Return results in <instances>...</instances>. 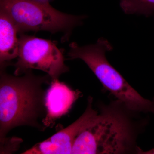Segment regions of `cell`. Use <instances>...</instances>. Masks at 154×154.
<instances>
[{
    "instance_id": "8992f818",
    "label": "cell",
    "mask_w": 154,
    "mask_h": 154,
    "mask_svg": "<svg viewBox=\"0 0 154 154\" xmlns=\"http://www.w3.org/2000/svg\"><path fill=\"white\" fill-rule=\"evenodd\" d=\"M93 98L89 97L86 110L77 120L47 139L36 144L23 154H71L73 145L77 136L93 122L99 114L93 108Z\"/></svg>"
},
{
    "instance_id": "30bf717a",
    "label": "cell",
    "mask_w": 154,
    "mask_h": 154,
    "mask_svg": "<svg viewBox=\"0 0 154 154\" xmlns=\"http://www.w3.org/2000/svg\"><path fill=\"white\" fill-rule=\"evenodd\" d=\"M136 151L138 154H154V148L150 150L147 151H144L142 149H141L138 147Z\"/></svg>"
},
{
    "instance_id": "8fae6325",
    "label": "cell",
    "mask_w": 154,
    "mask_h": 154,
    "mask_svg": "<svg viewBox=\"0 0 154 154\" xmlns=\"http://www.w3.org/2000/svg\"><path fill=\"white\" fill-rule=\"evenodd\" d=\"M39 1L44 2H49L50 0H39Z\"/></svg>"
},
{
    "instance_id": "6da1fadb",
    "label": "cell",
    "mask_w": 154,
    "mask_h": 154,
    "mask_svg": "<svg viewBox=\"0 0 154 154\" xmlns=\"http://www.w3.org/2000/svg\"><path fill=\"white\" fill-rule=\"evenodd\" d=\"M23 75H12L1 69L0 77V142L15 128L28 126L44 128L39 119L46 114L44 84L52 80L48 75L36 76L31 70Z\"/></svg>"
},
{
    "instance_id": "5b68a950",
    "label": "cell",
    "mask_w": 154,
    "mask_h": 154,
    "mask_svg": "<svg viewBox=\"0 0 154 154\" xmlns=\"http://www.w3.org/2000/svg\"><path fill=\"white\" fill-rule=\"evenodd\" d=\"M64 61L62 51L54 42L20 33L14 75L37 69L46 73L52 80L57 79L69 71Z\"/></svg>"
},
{
    "instance_id": "277c9868",
    "label": "cell",
    "mask_w": 154,
    "mask_h": 154,
    "mask_svg": "<svg viewBox=\"0 0 154 154\" xmlns=\"http://www.w3.org/2000/svg\"><path fill=\"white\" fill-rule=\"evenodd\" d=\"M0 10L10 17L20 34L46 31L62 32L69 36L85 18L62 13L53 8L49 2L39 0H0Z\"/></svg>"
},
{
    "instance_id": "52a82bcc",
    "label": "cell",
    "mask_w": 154,
    "mask_h": 154,
    "mask_svg": "<svg viewBox=\"0 0 154 154\" xmlns=\"http://www.w3.org/2000/svg\"><path fill=\"white\" fill-rule=\"evenodd\" d=\"M81 94L80 91L72 90L58 79L51 80L45 94L46 114L42 121L43 126H54L57 119L70 110Z\"/></svg>"
},
{
    "instance_id": "7a4b0ae2",
    "label": "cell",
    "mask_w": 154,
    "mask_h": 154,
    "mask_svg": "<svg viewBox=\"0 0 154 154\" xmlns=\"http://www.w3.org/2000/svg\"><path fill=\"white\" fill-rule=\"evenodd\" d=\"M69 47L70 59L85 62L104 88L125 107L132 111L154 113V98L149 100L141 96L107 60L106 53L113 47L107 39L101 38L95 44L82 46L72 42Z\"/></svg>"
},
{
    "instance_id": "9c48e42d",
    "label": "cell",
    "mask_w": 154,
    "mask_h": 154,
    "mask_svg": "<svg viewBox=\"0 0 154 154\" xmlns=\"http://www.w3.org/2000/svg\"><path fill=\"white\" fill-rule=\"evenodd\" d=\"M120 6L123 12L128 15L146 17L154 15V0H120Z\"/></svg>"
},
{
    "instance_id": "3957f363",
    "label": "cell",
    "mask_w": 154,
    "mask_h": 154,
    "mask_svg": "<svg viewBox=\"0 0 154 154\" xmlns=\"http://www.w3.org/2000/svg\"><path fill=\"white\" fill-rule=\"evenodd\" d=\"M134 135L129 119L115 106L105 107L81 131L71 154H123L134 145Z\"/></svg>"
},
{
    "instance_id": "ba28073f",
    "label": "cell",
    "mask_w": 154,
    "mask_h": 154,
    "mask_svg": "<svg viewBox=\"0 0 154 154\" xmlns=\"http://www.w3.org/2000/svg\"><path fill=\"white\" fill-rule=\"evenodd\" d=\"M19 33L17 28L8 15L0 10V62L4 65L19 54Z\"/></svg>"
}]
</instances>
